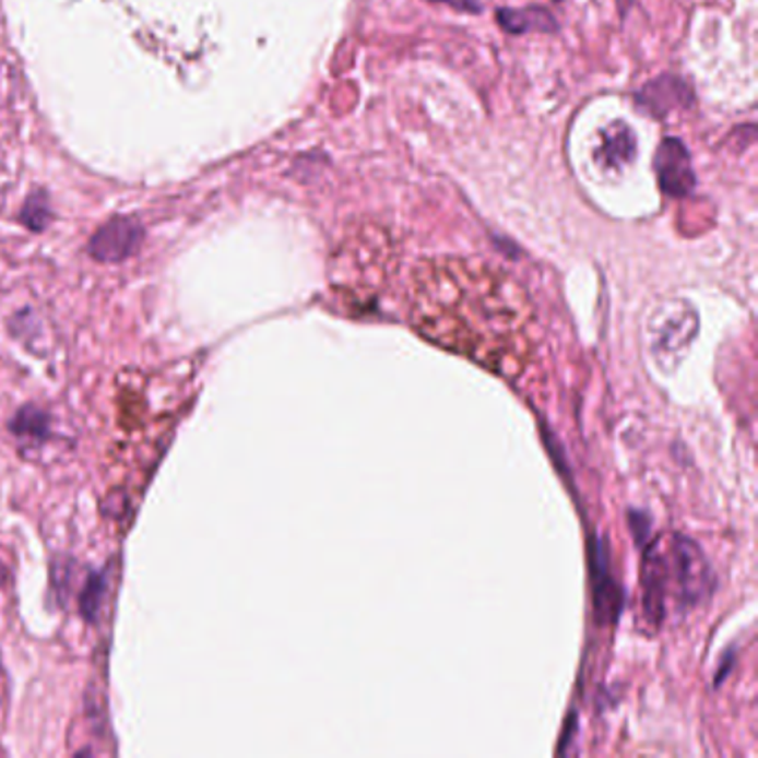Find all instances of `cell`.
<instances>
[{
  "instance_id": "5b68a950",
  "label": "cell",
  "mask_w": 758,
  "mask_h": 758,
  "mask_svg": "<svg viewBox=\"0 0 758 758\" xmlns=\"http://www.w3.org/2000/svg\"><path fill=\"white\" fill-rule=\"evenodd\" d=\"M145 229L134 221L118 216L105 223L90 240V254L100 263H120L134 257L143 245Z\"/></svg>"
},
{
  "instance_id": "ba28073f",
  "label": "cell",
  "mask_w": 758,
  "mask_h": 758,
  "mask_svg": "<svg viewBox=\"0 0 758 758\" xmlns=\"http://www.w3.org/2000/svg\"><path fill=\"white\" fill-rule=\"evenodd\" d=\"M687 96H689V90H687V85H685L683 81L672 79V76H665V79H661V81L648 85V87L643 90V94H641L639 100L646 103V105H650V103L663 98V103H659V109H656V116H661V114L670 111L674 105H685V98H687Z\"/></svg>"
},
{
  "instance_id": "277c9868",
  "label": "cell",
  "mask_w": 758,
  "mask_h": 758,
  "mask_svg": "<svg viewBox=\"0 0 758 758\" xmlns=\"http://www.w3.org/2000/svg\"><path fill=\"white\" fill-rule=\"evenodd\" d=\"M665 570L674 579L676 590H678V601L687 607L701 603L712 585V575L710 565L697 543H691L689 538L676 536L672 545L667 547Z\"/></svg>"
},
{
  "instance_id": "4fadbf2b",
  "label": "cell",
  "mask_w": 758,
  "mask_h": 758,
  "mask_svg": "<svg viewBox=\"0 0 758 758\" xmlns=\"http://www.w3.org/2000/svg\"><path fill=\"white\" fill-rule=\"evenodd\" d=\"M10 581V570H8V565L3 562V558H0V588H5Z\"/></svg>"
},
{
  "instance_id": "9c48e42d",
  "label": "cell",
  "mask_w": 758,
  "mask_h": 758,
  "mask_svg": "<svg viewBox=\"0 0 758 758\" xmlns=\"http://www.w3.org/2000/svg\"><path fill=\"white\" fill-rule=\"evenodd\" d=\"M635 145H637L635 137L629 134L625 125H614V128L605 134V145L601 147V152H596V158H601L603 165H609V167L627 163L637 152Z\"/></svg>"
},
{
  "instance_id": "8992f818",
  "label": "cell",
  "mask_w": 758,
  "mask_h": 758,
  "mask_svg": "<svg viewBox=\"0 0 758 758\" xmlns=\"http://www.w3.org/2000/svg\"><path fill=\"white\" fill-rule=\"evenodd\" d=\"M656 174L661 189L672 199H683L694 189L689 154L678 139H665L656 152Z\"/></svg>"
},
{
  "instance_id": "7c38bea8",
  "label": "cell",
  "mask_w": 758,
  "mask_h": 758,
  "mask_svg": "<svg viewBox=\"0 0 758 758\" xmlns=\"http://www.w3.org/2000/svg\"><path fill=\"white\" fill-rule=\"evenodd\" d=\"M431 3H446V5H452L461 12H478L481 10L476 5V0H431Z\"/></svg>"
},
{
  "instance_id": "5bb4252c",
  "label": "cell",
  "mask_w": 758,
  "mask_h": 758,
  "mask_svg": "<svg viewBox=\"0 0 758 758\" xmlns=\"http://www.w3.org/2000/svg\"><path fill=\"white\" fill-rule=\"evenodd\" d=\"M552 3H560V0H552Z\"/></svg>"
},
{
  "instance_id": "7a4b0ae2",
  "label": "cell",
  "mask_w": 758,
  "mask_h": 758,
  "mask_svg": "<svg viewBox=\"0 0 758 758\" xmlns=\"http://www.w3.org/2000/svg\"><path fill=\"white\" fill-rule=\"evenodd\" d=\"M396 265L394 245L386 229L360 225L350 232L332 259V283L352 300L367 303L388 285Z\"/></svg>"
},
{
  "instance_id": "52a82bcc",
  "label": "cell",
  "mask_w": 758,
  "mask_h": 758,
  "mask_svg": "<svg viewBox=\"0 0 758 758\" xmlns=\"http://www.w3.org/2000/svg\"><path fill=\"white\" fill-rule=\"evenodd\" d=\"M498 23L505 32L528 34V32H556L554 16L543 8L528 10H498Z\"/></svg>"
},
{
  "instance_id": "30bf717a",
  "label": "cell",
  "mask_w": 758,
  "mask_h": 758,
  "mask_svg": "<svg viewBox=\"0 0 758 758\" xmlns=\"http://www.w3.org/2000/svg\"><path fill=\"white\" fill-rule=\"evenodd\" d=\"M10 429L21 438L45 440L49 436V414L36 405H25L14 414Z\"/></svg>"
},
{
  "instance_id": "8fae6325",
  "label": "cell",
  "mask_w": 758,
  "mask_h": 758,
  "mask_svg": "<svg viewBox=\"0 0 758 758\" xmlns=\"http://www.w3.org/2000/svg\"><path fill=\"white\" fill-rule=\"evenodd\" d=\"M105 592H107L105 575L94 572L81 592V614L85 616V620H90V623L96 620L98 609H100L103 599H105Z\"/></svg>"
},
{
  "instance_id": "3957f363",
  "label": "cell",
  "mask_w": 758,
  "mask_h": 758,
  "mask_svg": "<svg viewBox=\"0 0 758 758\" xmlns=\"http://www.w3.org/2000/svg\"><path fill=\"white\" fill-rule=\"evenodd\" d=\"M699 330L697 311L683 300H665L650 311V354L663 369H674Z\"/></svg>"
},
{
  "instance_id": "6da1fadb",
  "label": "cell",
  "mask_w": 758,
  "mask_h": 758,
  "mask_svg": "<svg viewBox=\"0 0 758 758\" xmlns=\"http://www.w3.org/2000/svg\"><path fill=\"white\" fill-rule=\"evenodd\" d=\"M414 328L431 343L519 378L534 356V305L510 274L472 259H429L410 283Z\"/></svg>"
}]
</instances>
